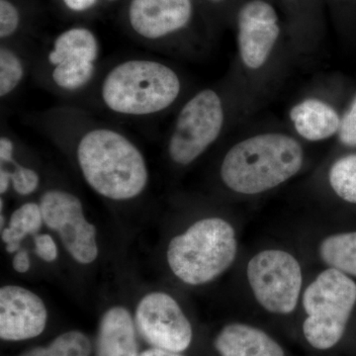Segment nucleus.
Returning <instances> with one entry per match:
<instances>
[{
    "instance_id": "obj_9",
    "label": "nucleus",
    "mask_w": 356,
    "mask_h": 356,
    "mask_svg": "<svg viewBox=\"0 0 356 356\" xmlns=\"http://www.w3.org/2000/svg\"><path fill=\"white\" fill-rule=\"evenodd\" d=\"M247 278L257 303L270 313L287 315L296 309L303 273L298 259L282 250L257 252L248 261Z\"/></svg>"
},
{
    "instance_id": "obj_31",
    "label": "nucleus",
    "mask_w": 356,
    "mask_h": 356,
    "mask_svg": "<svg viewBox=\"0 0 356 356\" xmlns=\"http://www.w3.org/2000/svg\"><path fill=\"white\" fill-rule=\"evenodd\" d=\"M140 356H184L179 353L163 350V348H152L140 353Z\"/></svg>"
},
{
    "instance_id": "obj_10",
    "label": "nucleus",
    "mask_w": 356,
    "mask_h": 356,
    "mask_svg": "<svg viewBox=\"0 0 356 356\" xmlns=\"http://www.w3.org/2000/svg\"><path fill=\"white\" fill-rule=\"evenodd\" d=\"M44 224L60 236L70 257L90 264L98 257L97 229L86 219L81 199L64 189H50L40 199Z\"/></svg>"
},
{
    "instance_id": "obj_24",
    "label": "nucleus",
    "mask_w": 356,
    "mask_h": 356,
    "mask_svg": "<svg viewBox=\"0 0 356 356\" xmlns=\"http://www.w3.org/2000/svg\"><path fill=\"white\" fill-rule=\"evenodd\" d=\"M337 138L341 146L356 149V90L341 111V126Z\"/></svg>"
},
{
    "instance_id": "obj_25",
    "label": "nucleus",
    "mask_w": 356,
    "mask_h": 356,
    "mask_svg": "<svg viewBox=\"0 0 356 356\" xmlns=\"http://www.w3.org/2000/svg\"><path fill=\"white\" fill-rule=\"evenodd\" d=\"M35 252L42 261L53 262L58 259V245L49 234L35 236Z\"/></svg>"
},
{
    "instance_id": "obj_1",
    "label": "nucleus",
    "mask_w": 356,
    "mask_h": 356,
    "mask_svg": "<svg viewBox=\"0 0 356 356\" xmlns=\"http://www.w3.org/2000/svg\"><path fill=\"white\" fill-rule=\"evenodd\" d=\"M42 125L47 135L70 145L84 181L98 195L126 202L146 191V158L125 133L74 108L51 109Z\"/></svg>"
},
{
    "instance_id": "obj_11",
    "label": "nucleus",
    "mask_w": 356,
    "mask_h": 356,
    "mask_svg": "<svg viewBox=\"0 0 356 356\" xmlns=\"http://www.w3.org/2000/svg\"><path fill=\"white\" fill-rule=\"evenodd\" d=\"M196 13L195 0H128L125 21L140 41L165 44L191 30Z\"/></svg>"
},
{
    "instance_id": "obj_29",
    "label": "nucleus",
    "mask_w": 356,
    "mask_h": 356,
    "mask_svg": "<svg viewBox=\"0 0 356 356\" xmlns=\"http://www.w3.org/2000/svg\"><path fill=\"white\" fill-rule=\"evenodd\" d=\"M11 187V172L6 166L0 168V193L3 195Z\"/></svg>"
},
{
    "instance_id": "obj_5",
    "label": "nucleus",
    "mask_w": 356,
    "mask_h": 356,
    "mask_svg": "<svg viewBox=\"0 0 356 356\" xmlns=\"http://www.w3.org/2000/svg\"><path fill=\"white\" fill-rule=\"evenodd\" d=\"M229 104L219 88H206L189 96L177 112L166 140V154L173 165L195 163L226 131Z\"/></svg>"
},
{
    "instance_id": "obj_34",
    "label": "nucleus",
    "mask_w": 356,
    "mask_h": 356,
    "mask_svg": "<svg viewBox=\"0 0 356 356\" xmlns=\"http://www.w3.org/2000/svg\"><path fill=\"white\" fill-rule=\"evenodd\" d=\"M290 2H293V3H294V2H300V1H302V0H289Z\"/></svg>"
},
{
    "instance_id": "obj_3",
    "label": "nucleus",
    "mask_w": 356,
    "mask_h": 356,
    "mask_svg": "<svg viewBox=\"0 0 356 356\" xmlns=\"http://www.w3.org/2000/svg\"><path fill=\"white\" fill-rule=\"evenodd\" d=\"M305 151L291 134L268 131L248 136L229 147L220 165L222 184L229 191L259 195L296 177Z\"/></svg>"
},
{
    "instance_id": "obj_21",
    "label": "nucleus",
    "mask_w": 356,
    "mask_h": 356,
    "mask_svg": "<svg viewBox=\"0 0 356 356\" xmlns=\"http://www.w3.org/2000/svg\"><path fill=\"white\" fill-rule=\"evenodd\" d=\"M47 350L48 356H89L91 343L83 332L70 331L56 337Z\"/></svg>"
},
{
    "instance_id": "obj_8",
    "label": "nucleus",
    "mask_w": 356,
    "mask_h": 356,
    "mask_svg": "<svg viewBox=\"0 0 356 356\" xmlns=\"http://www.w3.org/2000/svg\"><path fill=\"white\" fill-rule=\"evenodd\" d=\"M238 60L245 74L257 76L273 65L283 39V23L270 0H240L235 9Z\"/></svg>"
},
{
    "instance_id": "obj_16",
    "label": "nucleus",
    "mask_w": 356,
    "mask_h": 356,
    "mask_svg": "<svg viewBox=\"0 0 356 356\" xmlns=\"http://www.w3.org/2000/svg\"><path fill=\"white\" fill-rule=\"evenodd\" d=\"M214 344L221 356H285L282 348L266 332L238 323L222 327Z\"/></svg>"
},
{
    "instance_id": "obj_32",
    "label": "nucleus",
    "mask_w": 356,
    "mask_h": 356,
    "mask_svg": "<svg viewBox=\"0 0 356 356\" xmlns=\"http://www.w3.org/2000/svg\"><path fill=\"white\" fill-rule=\"evenodd\" d=\"M20 356H48V350L47 346H37L32 350L25 351Z\"/></svg>"
},
{
    "instance_id": "obj_35",
    "label": "nucleus",
    "mask_w": 356,
    "mask_h": 356,
    "mask_svg": "<svg viewBox=\"0 0 356 356\" xmlns=\"http://www.w3.org/2000/svg\"><path fill=\"white\" fill-rule=\"evenodd\" d=\"M106 1H108V2H115V1H117V0H106Z\"/></svg>"
},
{
    "instance_id": "obj_19",
    "label": "nucleus",
    "mask_w": 356,
    "mask_h": 356,
    "mask_svg": "<svg viewBox=\"0 0 356 356\" xmlns=\"http://www.w3.org/2000/svg\"><path fill=\"white\" fill-rule=\"evenodd\" d=\"M28 74V58L13 42L0 46V98L8 99L21 88Z\"/></svg>"
},
{
    "instance_id": "obj_14",
    "label": "nucleus",
    "mask_w": 356,
    "mask_h": 356,
    "mask_svg": "<svg viewBox=\"0 0 356 356\" xmlns=\"http://www.w3.org/2000/svg\"><path fill=\"white\" fill-rule=\"evenodd\" d=\"M289 120L300 139L311 143L324 142L337 137L341 111L327 98L309 95L292 105Z\"/></svg>"
},
{
    "instance_id": "obj_26",
    "label": "nucleus",
    "mask_w": 356,
    "mask_h": 356,
    "mask_svg": "<svg viewBox=\"0 0 356 356\" xmlns=\"http://www.w3.org/2000/svg\"><path fill=\"white\" fill-rule=\"evenodd\" d=\"M100 0H60V4L67 13L83 15L91 13L97 7Z\"/></svg>"
},
{
    "instance_id": "obj_33",
    "label": "nucleus",
    "mask_w": 356,
    "mask_h": 356,
    "mask_svg": "<svg viewBox=\"0 0 356 356\" xmlns=\"http://www.w3.org/2000/svg\"><path fill=\"white\" fill-rule=\"evenodd\" d=\"M339 6H356V0H332Z\"/></svg>"
},
{
    "instance_id": "obj_18",
    "label": "nucleus",
    "mask_w": 356,
    "mask_h": 356,
    "mask_svg": "<svg viewBox=\"0 0 356 356\" xmlns=\"http://www.w3.org/2000/svg\"><path fill=\"white\" fill-rule=\"evenodd\" d=\"M318 255L327 266L356 277V232L327 236L318 245Z\"/></svg>"
},
{
    "instance_id": "obj_6",
    "label": "nucleus",
    "mask_w": 356,
    "mask_h": 356,
    "mask_svg": "<svg viewBox=\"0 0 356 356\" xmlns=\"http://www.w3.org/2000/svg\"><path fill=\"white\" fill-rule=\"evenodd\" d=\"M303 332L317 350L336 346L346 329L356 304V283L346 273L329 267L307 287L302 297Z\"/></svg>"
},
{
    "instance_id": "obj_23",
    "label": "nucleus",
    "mask_w": 356,
    "mask_h": 356,
    "mask_svg": "<svg viewBox=\"0 0 356 356\" xmlns=\"http://www.w3.org/2000/svg\"><path fill=\"white\" fill-rule=\"evenodd\" d=\"M8 165L13 166V170H9L11 172V187L16 193L22 196L31 195L39 188L40 175L34 168L20 165L16 159Z\"/></svg>"
},
{
    "instance_id": "obj_2",
    "label": "nucleus",
    "mask_w": 356,
    "mask_h": 356,
    "mask_svg": "<svg viewBox=\"0 0 356 356\" xmlns=\"http://www.w3.org/2000/svg\"><path fill=\"white\" fill-rule=\"evenodd\" d=\"M184 90V79L172 65L158 58H129L102 74L97 99L122 118H154L175 107Z\"/></svg>"
},
{
    "instance_id": "obj_12",
    "label": "nucleus",
    "mask_w": 356,
    "mask_h": 356,
    "mask_svg": "<svg viewBox=\"0 0 356 356\" xmlns=\"http://www.w3.org/2000/svg\"><path fill=\"white\" fill-rule=\"evenodd\" d=\"M135 324L153 348L182 353L191 344L193 331L177 300L165 292H151L138 303Z\"/></svg>"
},
{
    "instance_id": "obj_28",
    "label": "nucleus",
    "mask_w": 356,
    "mask_h": 356,
    "mask_svg": "<svg viewBox=\"0 0 356 356\" xmlns=\"http://www.w3.org/2000/svg\"><path fill=\"white\" fill-rule=\"evenodd\" d=\"M13 266L14 270L17 271L18 273H26L29 270L31 262H30L27 250H20L16 252L13 257Z\"/></svg>"
},
{
    "instance_id": "obj_17",
    "label": "nucleus",
    "mask_w": 356,
    "mask_h": 356,
    "mask_svg": "<svg viewBox=\"0 0 356 356\" xmlns=\"http://www.w3.org/2000/svg\"><path fill=\"white\" fill-rule=\"evenodd\" d=\"M44 219L40 203L28 202L21 205L13 214L7 228L2 229V242L9 254L20 250V243L28 235L38 233Z\"/></svg>"
},
{
    "instance_id": "obj_22",
    "label": "nucleus",
    "mask_w": 356,
    "mask_h": 356,
    "mask_svg": "<svg viewBox=\"0 0 356 356\" xmlns=\"http://www.w3.org/2000/svg\"><path fill=\"white\" fill-rule=\"evenodd\" d=\"M23 13L15 0H0V39L13 42L23 26Z\"/></svg>"
},
{
    "instance_id": "obj_4",
    "label": "nucleus",
    "mask_w": 356,
    "mask_h": 356,
    "mask_svg": "<svg viewBox=\"0 0 356 356\" xmlns=\"http://www.w3.org/2000/svg\"><path fill=\"white\" fill-rule=\"evenodd\" d=\"M238 252L236 231L227 220L208 217L193 222L168 243L166 261L177 280L207 284L228 270Z\"/></svg>"
},
{
    "instance_id": "obj_27",
    "label": "nucleus",
    "mask_w": 356,
    "mask_h": 356,
    "mask_svg": "<svg viewBox=\"0 0 356 356\" xmlns=\"http://www.w3.org/2000/svg\"><path fill=\"white\" fill-rule=\"evenodd\" d=\"M15 143L13 138L6 134H2L0 137V163L1 165H8L15 159Z\"/></svg>"
},
{
    "instance_id": "obj_15",
    "label": "nucleus",
    "mask_w": 356,
    "mask_h": 356,
    "mask_svg": "<svg viewBox=\"0 0 356 356\" xmlns=\"http://www.w3.org/2000/svg\"><path fill=\"white\" fill-rule=\"evenodd\" d=\"M95 356H140L135 320L125 307H111L103 314Z\"/></svg>"
},
{
    "instance_id": "obj_20",
    "label": "nucleus",
    "mask_w": 356,
    "mask_h": 356,
    "mask_svg": "<svg viewBox=\"0 0 356 356\" xmlns=\"http://www.w3.org/2000/svg\"><path fill=\"white\" fill-rule=\"evenodd\" d=\"M327 180L337 197L356 205V152L336 159L330 168Z\"/></svg>"
},
{
    "instance_id": "obj_30",
    "label": "nucleus",
    "mask_w": 356,
    "mask_h": 356,
    "mask_svg": "<svg viewBox=\"0 0 356 356\" xmlns=\"http://www.w3.org/2000/svg\"><path fill=\"white\" fill-rule=\"evenodd\" d=\"M197 4H202L207 7L214 9L225 8L229 6V4L235 2V0H195Z\"/></svg>"
},
{
    "instance_id": "obj_7",
    "label": "nucleus",
    "mask_w": 356,
    "mask_h": 356,
    "mask_svg": "<svg viewBox=\"0 0 356 356\" xmlns=\"http://www.w3.org/2000/svg\"><path fill=\"white\" fill-rule=\"evenodd\" d=\"M100 50L99 39L90 28L74 25L63 30L44 53V83L60 95L83 92L97 76Z\"/></svg>"
},
{
    "instance_id": "obj_13",
    "label": "nucleus",
    "mask_w": 356,
    "mask_h": 356,
    "mask_svg": "<svg viewBox=\"0 0 356 356\" xmlns=\"http://www.w3.org/2000/svg\"><path fill=\"white\" fill-rule=\"evenodd\" d=\"M48 311L36 293L18 285L0 289V337L6 341L34 339L44 332Z\"/></svg>"
}]
</instances>
